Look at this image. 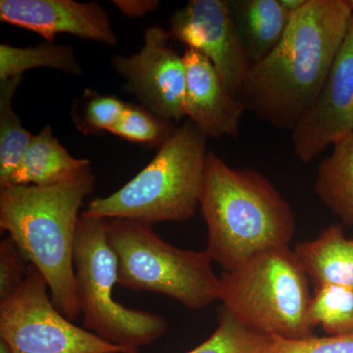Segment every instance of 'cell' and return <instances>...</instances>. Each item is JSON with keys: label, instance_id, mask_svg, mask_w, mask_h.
Returning <instances> with one entry per match:
<instances>
[{"label": "cell", "instance_id": "2", "mask_svg": "<svg viewBox=\"0 0 353 353\" xmlns=\"http://www.w3.org/2000/svg\"><path fill=\"white\" fill-rule=\"evenodd\" d=\"M208 227V252L225 272L254 255L289 246L296 216L289 202L259 171L232 168L208 152L199 199Z\"/></svg>", "mask_w": 353, "mask_h": 353}, {"label": "cell", "instance_id": "6", "mask_svg": "<svg viewBox=\"0 0 353 353\" xmlns=\"http://www.w3.org/2000/svg\"><path fill=\"white\" fill-rule=\"evenodd\" d=\"M108 239L118 259V285L172 297L192 310L220 301V278L206 250H182L162 240L152 225L110 219Z\"/></svg>", "mask_w": 353, "mask_h": 353}, {"label": "cell", "instance_id": "14", "mask_svg": "<svg viewBox=\"0 0 353 353\" xmlns=\"http://www.w3.org/2000/svg\"><path fill=\"white\" fill-rule=\"evenodd\" d=\"M239 38L252 65L280 43L292 14L280 0H228Z\"/></svg>", "mask_w": 353, "mask_h": 353}, {"label": "cell", "instance_id": "20", "mask_svg": "<svg viewBox=\"0 0 353 353\" xmlns=\"http://www.w3.org/2000/svg\"><path fill=\"white\" fill-rule=\"evenodd\" d=\"M309 320L330 336L353 334V290L339 285L316 287Z\"/></svg>", "mask_w": 353, "mask_h": 353}, {"label": "cell", "instance_id": "24", "mask_svg": "<svg viewBox=\"0 0 353 353\" xmlns=\"http://www.w3.org/2000/svg\"><path fill=\"white\" fill-rule=\"evenodd\" d=\"M15 241L7 236L0 243V303L12 296L24 283L29 265Z\"/></svg>", "mask_w": 353, "mask_h": 353}, {"label": "cell", "instance_id": "17", "mask_svg": "<svg viewBox=\"0 0 353 353\" xmlns=\"http://www.w3.org/2000/svg\"><path fill=\"white\" fill-rule=\"evenodd\" d=\"M333 145L318 166L315 192L334 214L353 226V131Z\"/></svg>", "mask_w": 353, "mask_h": 353}, {"label": "cell", "instance_id": "16", "mask_svg": "<svg viewBox=\"0 0 353 353\" xmlns=\"http://www.w3.org/2000/svg\"><path fill=\"white\" fill-rule=\"evenodd\" d=\"M90 166V160L72 157L55 138L52 127L46 125L32 136L9 185H57L74 178Z\"/></svg>", "mask_w": 353, "mask_h": 353}, {"label": "cell", "instance_id": "29", "mask_svg": "<svg viewBox=\"0 0 353 353\" xmlns=\"http://www.w3.org/2000/svg\"><path fill=\"white\" fill-rule=\"evenodd\" d=\"M348 6H350V8L352 9V13H353V0H347Z\"/></svg>", "mask_w": 353, "mask_h": 353}, {"label": "cell", "instance_id": "23", "mask_svg": "<svg viewBox=\"0 0 353 353\" xmlns=\"http://www.w3.org/2000/svg\"><path fill=\"white\" fill-rule=\"evenodd\" d=\"M127 103L115 97L87 90L80 103L74 106L73 119L85 134L110 132L126 110Z\"/></svg>", "mask_w": 353, "mask_h": 353}, {"label": "cell", "instance_id": "28", "mask_svg": "<svg viewBox=\"0 0 353 353\" xmlns=\"http://www.w3.org/2000/svg\"><path fill=\"white\" fill-rule=\"evenodd\" d=\"M0 353H13L10 345L6 341L0 339Z\"/></svg>", "mask_w": 353, "mask_h": 353}, {"label": "cell", "instance_id": "12", "mask_svg": "<svg viewBox=\"0 0 353 353\" xmlns=\"http://www.w3.org/2000/svg\"><path fill=\"white\" fill-rule=\"evenodd\" d=\"M0 20L37 32L51 43H54L58 34H70L110 46L118 43L108 14L95 2L1 0Z\"/></svg>", "mask_w": 353, "mask_h": 353}, {"label": "cell", "instance_id": "19", "mask_svg": "<svg viewBox=\"0 0 353 353\" xmlns=\"http://www.w3.org/2000/svg\"><path fill=\"white\" fill-rule=\"evenodd\" d=\"M23 75L0 82V189L8 187L32 136L21 124L13 97Z\"/></svg>", "mask_w": 353, "mask_h": 353}, {"label": "cell", "instance_id": "1", "mask_svg": "<svg viewBox=\"0 0 353 353\" xmlns=\"http://www.w3.org/2000/svg\"><path fill=\"white\" fill-rule=\"evenodd\" d=\"M352 16L347 0H307L277 46L248 72L238 94L245 111L294 131L321 94Z\"/></svg>", "mask_w": 353, "mask_h": 353}, {"label": "cell", "instance_id": "3", "mask_svg": "<svg viewBox=\"0 0 353 353\" xmlns=\"http://www.w3.org/2000/svg\"><path fill=\"white\" fill-rule=\"evenodd\" d=\"M92 166L66 182L9 185L0 190V228L48 283L55 307L70 321L80 315L74 246L79 211L94 189Z\"/></svg>", "mask_w": 353, "mask_h": 353}, {"label": "cell", "instance_id": "26", "mask_svg": "<svg viewBox=\"0 0 353 353\" xmlns=\"http://www.w3.org/2000/svg\"><path fill=\"white\" fill-rule=\"evenodd\" d=\"M113 3L128 17H143L157 10L159 1L157 0H114Z\"/></svg>", "mask_w": 353, "mask_h": 353}, {"label": "cell", "instance_id": "18", "mask_svg": "<svg viewBox=\"0 0 353 353\" xmlns=\"http://www.w3.org/2000/svg\"><path fill=\"white\" fill-rule=\"evenodd\" d=\"M38 68L55 69L77 76L83 73L72 46L51 41L28 48L0 44V82Z\"/></svg>", "mask_w": 353, "mask_h": 353}, {"label": "cell", "instance_id": "30", "mask_svg": "<svg viewBox=\"0 0 353 353\" xmlns=\"http://www.w3.org/2000/svg\"><path fill=\"white\" fill-rule=\"evenodd\" d=\"M105 353H116V352H105Z\"/></svg>", "mask_w": 353, "mask_h": 353}, {"label": "cell", "instance_id": "9", "mask_svg": "<svg viewBox=\"0 0 353 353\" xmlns=\"http://www.w3.org/2000/svg\"><path fill=\"white\" fill-rule=\"evenodd\" d=\"M171 36L159 26L145 31V43L136 54L112 58V66L126 80L128 92L143 108L168 122H180L185 115V62L169 44Z\"/></svg>", "mask_w": 353, "mask_h": 353}, {"label": "cell", "instance_id": "4", "mask_svg": "<svg viewBox=\"0 0 353 353\" xmlns=\"http://www.w3.org/2000/svg\"><path fill=\"white\" fill-rule=\"evenodd\" d=\"M208 138L190 120L176 128L152 162L117 192L97 197L87 217L152 225L194 217L205 172Z\"/></svg>", "mask_w": 353, "mask_h": 353}, {"label": "cell", "instance_id": "11", "mask_svg": "<svg viewBox=\"0 0 353 353\" xmlns=\"http://www.w3.org/2000/svg\"><path fill=\"white\" fill-rule=\"evenodd\" d=\"M353 131V13L321 94L292 132L294 155L308 163Z\"/></svg>", "mask_w": 353, "mask_h": 353}, {"label": "cell", "instance_id": "22", "mask_svg": "<svg viewBox=\"0 0 353 353\" xmlns=\"http://www.w3.org/2000/svg\"><path fill=\"white\" fill-rule=\"evenodd\" d=\"M176 129L173 123L157 117L143 106L127 104L126 110L110 132L132 143L159 150Z\"/></svg>", "mask_w": 353, "mask_h": 353}, {"label": "cell", "instance_id": "21", "mask_svg": "<svg viewBox=\"0 0 353 353\" xmlns=\"http://www.w3.org/2000/svg\"><path fill=\"white\" fill-rule=\"evenodd\" d=\"M210 338L188 353H270L273 338L248 328L222 307Z\"/></svg>", "mask_w": 353, "mask_h": 353}, {"label": "cell", "instance_id": "25", "mask_svg": "<svg viewBox=\"0 0 353 353\" xmlns=\"http://www.w3.org/2000/svg\"><path fill=\"white\" fill-rule=\"evenodd\" d=\"M270 353H353V334L285 340L272 336Z\"/></svg>", "mask_w": 353, "mask_h": 353}, {"label": "cell", "instance_id": "10", "mask_svg": "<svg viewBox=\"0 0 353 353\" xmlns=\"http://www.w3.org/2000/svg\"><path fill=\"white\" fill-rule=\"evenodd\" d=\"M171 38L210 60L225 87L238 99L252 64L234 27L228 0H190L172 15Z\"/></svg>", "mask_w": 353, "mask_h": 353}, {"label": "cell", "instance_id": "27", "mask_svg": "<svg viewBox=\"0 0 353 353\" xmlns=\"http://www.w3.org/2000/svg\"><path fill=\"white\" fill-rule=\"evenodd\" d=\"M280 2L285 10L289 11L290 14H294L303 8L307 0H280Z\"/></svg>", "mask_w": 353, "mask_h": 353}, {"label": "cell", "instance_id": "15", "mask_svg": "<svg viewBox=\"0 0 353 353\" xmlns=\"http://www.w3.org/2000/svg\"><path fill=\"white\" fill-rule=\"evenodd\" d=\"M294 253L316 287L339 285L353 290V240L341 226L332 225L314 240L299 243Z\"/></svg>", "mask_w": 353, "mask_h": 353}, {"label": "cell", "instance_id": "13", "mask_svg": "<svg viewBox=\"0 0 353 353\" xmlns=\"http://www.w3.org/2000/svg\"><path fill=\"white\" fill-rule=\"evenodd\" d=\"M185 67V115L206 137L236 139L245 109L228 90L208 58L194 48L183 54Z\"/></svg>", "mask_w": 353, "mask_h": 353}, {"label": "cell", "instance_id": "7", "mask_svg": "<svg viewBox=\"0 0 353 353\" xmlns=\"http://www.w3.org/2000/svg\"><path fill=\"white\" fill-rule=\"evenodd\" d=\"M108 219L81 215L74 246V270L83 325L101 340L137 348L159 340L168 329L162 316L115 301L118 259L108 239Z\"/></svg>", "mask_w": 353, "mask_h": 353}, {"label": "cell", "instance_id": "5", "mask_svg": "<svg viewBox=\"0 0 353 353\" xmlns=\"http://www.w3.org/2000/svg\"><path fill=\"white\" fill-rule=\"evenodd\" d=\"M309 278L294 250L272 248L220 277V301L241 324L285 340L314 336Z\"/></svg>", "mask_w": 353, "mask_h": 353}, {"label": "cell", "instance_id": "8", "mask_svg": "<svg viewBox=\"0 0 353 353\" xmlns=\"http://www.w3.org/2000/svg\"><path fill=\"white\" fill-rule=\"evenodd\" d=\"M46 279L30 264L23 285L0 303V339L13 353H138L72 324L48 296Z\"/></svg>", "mask_w": 353, "mask_h": 353}]
</instances>
